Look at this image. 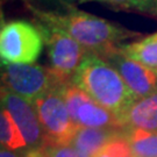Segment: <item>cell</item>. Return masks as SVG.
I'll list each match as a JSON object with an SVG mask.
<instances>
[{
	"label": "cell",
	"mask_w": 157,
	"mask_h": 157,
	"mask_svg": "<svg viewBox=\"0 0 157 157\" xmlns=\"http://www.w3.org/2000/svg\"><path fill=\"white\" fill-rule=\"evenodd\" d=\"M39 25L61 30L76 40L90 52L104 56L118 49L121 42L136 33L92 14L70 10L67 13L36 12Z\"/></svg>",
	"instance_id": "1"
},
{
	"label": "cell",
	"mask_w": 157,
	"mask_h": 157,
	"mask_svg": "<svg viewBox=\"0 0 157 157\" xmlns=\"http://www.w3.org/2000/svg\"><path fill=\"white\" fill-rule=\"evenodd\" d=\"M72 82L120 120L137 100L118 71L102 57L90 51L86 52Z\"/></svg>",
	"instance_id": "2"
},
{
	"label": "cell",
	"mask_w": 157,
	"mask_h": 157,
	"mask_svg": "<svg viewBox=\"0 0 157 157\" xmlns=\"http://www.w3.org/2000/svg\"><path fill=\"white\" fill-rule=\"evenodd\" d=\"M44 44L40 27L23 20L6 22L0 32V56L6 64H33Z\"/></svg>",
	"instance_id": "3"
},
{
	"label": "cell",
	"mask_w": 157,
	"mask_h": 157,
	"mask_svg": "<svg viewBox=\"0 0 157 157\" xmlns=\"http://www.w3.org/2000/svg\"><path fill=\"white\" fill-rule=\"evenodd\" d=\"M2 86L34 104L49 91L64 85L50 67L37 64L1 63Z\"/></svg>",
	"instance_id": "4"
},
{
	"label": "cell",
	"mask_w": 157,
	"mask_h": 157,
	"mask_svg": "<svg viewBox=\"0 0 157 157\" xmlns=\"http://www.w3.org/2000/svg\"><path fill=\"white\" fill-rule=\"evenodd\" d=\"M62 86L49 91L33 104L43 128L47 146L70 144L79 128L69 114L63 98Z\"/></svg>",
	"instance_id": "5"
},
{
	"label": "cell",
	"mask_w": 157,
	"mask_h": 157,
	"mask_svg": "<svg viewBox=\"0 0 157 157\" xmlns=\"http://www.w3.org/2000/svg\"><path fill=\"white\" fill-rule=\"evenodd\" d=\"M39 27L47 45L51 71L63 84L72 82L87 50L76 40L61 30L41 25H39Z\"/></svg>",
	"instance_id": "6"
},
{
	"label": "cell",
	"mask_w": 157,
	"mask_h": 157,
	"mask_svg": "<svg viewBox=\"0 0 157 157\" xmlns=\"http://www.w3.org/2000/svg\"><path fill=\"white\" fill-rule=\"evenodd\" d=\"M1 107L6 108L19 127L28 149H39L47 146L43 128L32 102L1 87Z\"/></svg>",
	"instance_id": "7"
},
{
	"label": "cell",
	"mask_w": 157,
	"mask_h": 157,
	"mask_svg": "<svg viewBox=\"0 0 157 157\" xmlns=\"http://www.w3.org/2000/svg\"><path fill=\"white\" fill-rule=\"evenodd\" d=\"M100 57L118 71L136 99L157 91V71L124 56L119 48Z\"/></svg>",
	"instance_id": "8"
},
{
	"label": "cell",
	"mask_w": 157,
	"mask_h": 157,
	"mask_svg": "<svg viewBox=\"0 0 157 157\" xmlns=\"http://www.w3.org/2000/svg\"><path fill=\"white\" fill-rule=\"evenodd\" d=\"M124 129L157 132V91L135 101L121 118Z\"/></svg>",
	"instance_id": "9"
},
{
	"label": "cell",
	"mask_w": 157,
	"mask_h": 157,
	"mask_svg": "<svg viewBox=\"0 0 157 157\" xmlns=\"http://www.w3.org/2000/svg\"><path fill=\"white\" fill-rule=\"evenodd\" d=\"M124 129L86 128L79 127L73 135L70 146L90 157H97L109 142L124 133Z\"/></svg>",
	"instance_id": "10"
},
{
	"label": "cell",
	"mask_w": 157,
	"mask_h": 157,
	"mask_svg": "<svg viewBox=\"0 0 157 157\" xmlns=\"http://www.w3.org/2000/svg\"><path fill=\"white\" fill-rule=\"evenodd\" d=\"M75 124L86 128L124 129L118 115L97 104L92 98L79 107Z\"/></svg>",
	"instance_id": "11"
},
{
	"label": "cell",
	"mask_w": 157,
	"mask_h": 157,
	"mask_svg": "<svg viewBox=\"0 0 157 157\" xmlns=\"http://www.w3.org/2000/svg\"><path fill=\"white\" fill-rule=\"evenodd\" d=\"M119 50L130 59L157 71V32L140 41L121 44Z\"/></svg>",
	"instance_id": "12"
},
{
	"label": "cell",
	"mask_w": 157,
	"mask_h": 157,
	"mask_svg": "<svg viewBox=\"0 0 157 157\" xmlns=\"http://www.w3.org/2000/svg\"><path fill=\"white\" fill-rule=\"evenodd\" d=\"M124 137L135 157H157V132L127 128Z\"/></svg>",
	"instance_id": "13"
},
{
	"label": "cell",
	"mask_w": 157,
	"mask_h": 157,
	"mask_svg": "<svg viewBox=\"0 0 157 157\" xmlns=\"http://www.w3.org/2000/svg\"><path fill=\"white\" fill-rule=\"evenodd\" d=\"M0 139L2 148L8 150L17 151L28 148L15 121L13 120L10 112L4 107H1L0 114Z\"/></svg>",
	"instance_id": "14"
},
{
	"label": "cell",
	"mask_w": 157,
	"mask_h": 157,
	"mask_svg": "<svg viewBox=\"0 0 157 157\" xmlns=\"http://www.w3.org/2000/svg\"><path fill=\"white\" fill-rule=\"evenodd\" d=\"M109 5L120 8H132L142 13L157 15V0H104Z\"/></svg>",
	"instance_id": "15"
},
{
	"label": "cell",
	"mask_w": 157,
	"mask_h": 157,
	"mask_svg": "<svg viewBox=\"0 0 157 157\" xmlns=\"http://www.w3.org/2000/svg\"><path fill=\"white\" fill-rule=\"evenodd\" d=\"M97 157H135L124 137V130L122 134L109 142Z\"/></svg>",
	"instance_id": "16"
},
{
	"label": "cell",
	"mask_w": 157,
	"mask_h": 157,
	"mask_svg": "<svg viewBox=\"0 0 157 157\" xmlns=\"http://www.w3.org/2000/svg\"><path fill=\"white\" fill-rule=\"evenodd\" d=\"M43 149L48 157H90L70 144H48Z\"/></svg>",
	"instance_id": "17"
},
{
	"label": "cell",
	"mask_w": 157,
	"mask_h": 157,
	"mask_svg": "<svg viewBox=\"0 0 157 157\" xmlns=\"http://www.w3.org/2000/svg\"><path fill=\"white\" fill-rule=\"evenodd\" d=\"M0 157H23V155H19L17 151H13V150H8L5 148H1V151H0Z\"/></svg>",
	"instance_id": "18"
},
{
	"label": "cell",
	"mask_w": 157,
	"mask_h": 157,
	"mask_svg": "<svg viewBox=\"0 0 157 157\" xmlns=\"http://www.w3.org/2000/svg\"><path fill=\"white\" fill-rule=\"evenodd\" d=\"M62 1H67V2H87V1H102L104 0H62Z\"/></svg>",
	"instance_id": "19"
}]
</instances>
